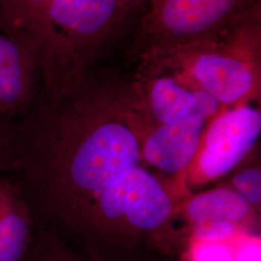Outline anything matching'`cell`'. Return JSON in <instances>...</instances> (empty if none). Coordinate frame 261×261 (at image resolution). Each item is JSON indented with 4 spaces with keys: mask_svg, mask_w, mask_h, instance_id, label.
I'll return each instance as SVG.
<instances>
[{
    "mask_svg": "<svg viewBox=\"0 0 261 261\" xmlns=\"http://www.w3.org/2000/svg\"><path fill=\"white\" fill-rule=\"evenodd\" d=\"M172 210V201L158 179L139 166L103 191L76 236L88 235L103 221L123 218L136 228L154 230L167 223Z\"/></svg>",
    "mask_w": 261,
    "mask_h": 261,
    "instance_id": "6da1fadb",
    "label": "cell"
},
{
    "mask_svg": "<svg viewBox=\"0 0 261 261\" xmlns=\"http://www.w3.org/2000/svg\"><path fill=\"white\" fill-rule=\"evenodd\" d=\"M261 114L244 106L218 116L204 130L195 159L188 168L191 179L203 183L232 170L256 143Z\"/></svg>",
    "mask_w": 261,
    "mask_h": 261,
    "instance_id": "7a4b0ae2",
    "label": "cell"
},
{
    "mask_svg": "<svg viewBox=\"0 0 261 261\" xmlns=\"http://www.w3.org/2000/svg\"><path fill=\"white\" fill-rule=\"evenodd\" d=\"M35 58L15 34L0 28V123L16 124L42 102Z\"/></svg>",
    "mask_w": 261,
    "mask_h": 261,
    "instance_id": "3957f363",
    "label": "cell"
},
{
    "mask_svg": "<svg viewBox=\"0 0 261 261\" xmlns=\"http://www.w3.org/2000/svg\"><path fill=\"white\" fill-rule=\"evenodd\" d=\"M242 0H164L158 7L159 29L168 38L188 41L219 28Z\"/></svg>",
    "mask_w": 261,
    "mask_h": 261,
    "instance_id": "277c9868",
    "label": "cell"
},
{
    "mask_svg": "<svg viewBox=\"0 0 261 261\" xmlns=\"http://www.w3.org/2000/svg\"><path fill=\"white\" fill-rule=\"evenodd\" d=\"M206 122V118L197 117L174 125L159 126L142 140V159L166 173L185 171L195 159Z\"/></svg>",
    "mask_w": 261,
    "mask_h": 261,
    "instance_id": "5b68a950",
    "label": "cell"
},
{
    "mask_svg": "<svg viewBox=\"0 0 261 261\" xmlns=\"http://www.w3.org/2000/svg\"><path fill=\"white\" fill-rule=\"evenodd\" d=\"M37 222L18 181L0 174V261H21L33 241Z\"/></svg>",
    "mask_w": 261,
    "mask_h": 261,
    "instance_id": "8992f818",
    "label": "cell"
},
{
    "mask_svg": "<svg viewBox=\"0 0 261 261\" xmlns=\"http://www.w3.org/2000/svg\"><path fill=\"white\" fill-rule=\"evenodd\" d=\"M57 28L87 44L111 20L116 0H22Z\"/></svg>",
    "mask_w": 261,
    "mask_h": 261,
    "instance_id": "52a82bcc",
    "label": "cell"
},
{
    "mask_svg": "<svg viewBox=\"0 0 261 261\" xmlns=\"http://www.w3.org/2000/svg\"><path fill=\"white\" fill-rule=\"evenodd\" d=\"M192 75L200 90L219 103H234L252 92L255 79L250 67L231 56L207 54L196 59Z\"/></svg>",
    "mask_w": 261,
    "mask_h": 261,
    "instance_id": "ba28073f",
    "label": "cell"
},
{
    "mask_svg": "<svg viewBox=\"0 0 261 261\" xmlns=\"http://www.w3.org/2000/svg\"><path fill=\"white\" fill-rule=\"evenodd\" d=\"M150 107L161 125H174L197 117L208 119L220 103L200 89L192 91L171 77H161L152 85Z\"/></svg>",
    "mask_w": 261,
    "mask_h": 261,
    "instance_id": "9c48e42d",
    "label": "cell"
},
{
    "mask_svg": "<svg viewBox=\"0 0 261 261\" xmlns=\"http://www.w3.org/2000/svg\"><path fill=\"white\" fill-rule=\"evenodd\" d=\"M251 209L252 205L235 190L222 188L194 197L186 212L194 224L212 221L238 224L250 215Z\"/></svg>",
    "mask_w": 261,
    "mask_h": 261,
    "instance_id": "30bf717a",
    "label": "cell"
},
{
    "mask_svg": "<svg viewBox=\"0 0 261 261\" xmlns=\"http://www.w3.org/2000/svg\"><path fill=\"white\" fill-rule=\"evenodd\" d=\"M21 261H82L66 248L58 234L37 224L33 241Z\"/></svg>",
    "mask_w": 261,
    "mask_h": 261,
    "instance_id": "8fae6325",
    "label": "cell"
},
{
    "mask_svg": "<svg viewBox=\"0 0 261 261\" xmlns=\"http://www.w3.org/2000/svg\"><path fill=\"white\" fill-rule=\"evenodd\" d=\"M231 241L195 240L190 252V261H232Z\"/></svg>",
    "mask_w": 261,
    "mask_h": 261,
    "instance_id": "7c38bea8",
    "label": "cell"
},
{
    "mask_svg": "<svg viewBox=\"0 0 261 261\" xmlns=\"http://www.w3.org/2000/svg\"><path fill=\"white\" fill-rule=\"evenodd\" d=\"M234 190L252 206L260 204L261 171L259 168L245 169L233 178Z\"/></svg>",
    "mask_w": 261,
    "mask_h": 261,
    "instance_id": "4fadbf2b",
    "label": "cell"
},
{
    "mask_svg": "<svg viewBox=\"0 0 261 261\" xmlns=\"http://www.w3.org/2000/svg\"><path fill=\"white\" fill-rule=\"evenodd\" d=\"M194 225L196 241H231L238 233V224L226 221L202 222Z\"/></svg>",
    "mask_w": 261,
    "mask_h": 261,
    "instance_id": "5bb4252c",
    "label": "cell"
},
{
    "mask_svg": "<svg viewBox=\"0 0 261 261\" xmlns=\"http://www.w3.org/2000/svg\"><path fill=\"white\" fill-rule=\"evenodd\" d=\"M232 261H261L260 239L236 238L235 243H232Z\"/></svg>",
    "mask_w": 261,
    "mask_h": 261,
    "instance_id": "9a60e30c",
    "label": "cell"
},
{
    "mask_svg": "<svg viewBox=\"0 0 261 261\" xmlns=\"http://www.w3.org/2000/svg\"><path fill=\"white\" fill-rule=\"evenodd\" d=\"M15 141V124L0 123V174L9 170Z\"/></svg>",
    "mask_w": 261,
    "mask_h": 261,
    "instance_id": "2e32d148",
    "label": "cell"
},
{
    "mask_svg": "<svg viewBox=\"0 0 261 261\" xmlns=\"http://www.w3.org/2000/svg\"><path fill=\"white\" fill-rule=\"evenodd\" d=\"M1 1H3V0H0V2H1Z\"/></svg>",
    "mask_w": 261,
    "mask_h": 261,
    "instance_id": "e0dca14e",
    "label": "cell"
}]
</instances>
